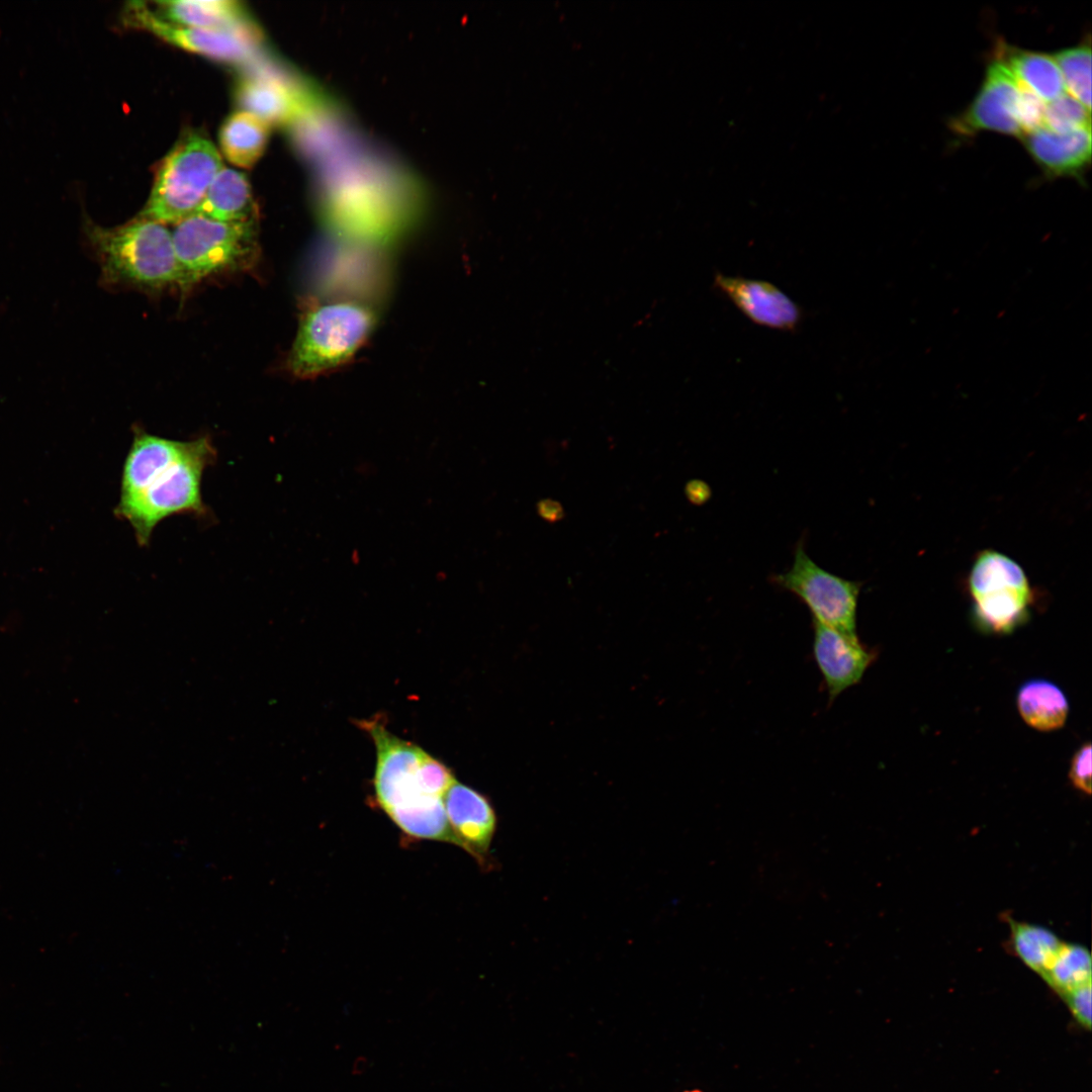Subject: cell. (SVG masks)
Returning a JSON list of instances; mask_svg holds the SVG:
<instances>
[{"label":"cell","mask_w":1092,"mask_h":1092,"mask_svg":"<svg viewBox=\"0 0 1092 1092\" xmlns=\"http://www.w3.org/2000/svg\"><path fill=\"white\" fill-rule=\"evenodd\" d=\"M251 187L245 174L222 168L211 182L195 214L220 221L255 220Z\"/></svg>","instance_id":"18"},{"label":"cell","mask_w":1092,"mask_h":1092,"mask_svg":"<svg viewBox=\"0 0 1092 1092\" xmlns=\"http://www.w3.org/2000/svg\"><path fill=\"white\" fill-rule=\"evenodd\" d=\"M1043 127L1059 133L1091 128L1090 110L1065 93L1045 106Z\"/></svg>","instance_id":"26"},{"label":"cell","mask_w":1092,"mask_h":1092,"mask_svg":"<svg viewBox=\"0 0 1092 1092\" xmlns=\"http://www.w3.org/2000/svg\"><path fill=\"white\" fill-rule=\"evenodd\" d=\"M444 806L454 844L467 851L480 867L491 869L490 847L497 816L489 799L456 781L445 795Z\"/></svg>","instance_id":"12"},{"label":"cell","mask_w":1092,"mask_h":1092,"mask_svg":"<svg viewBox=\"0 0 1092 1092\" xmlns=\"http://www.w3.org/2000/svg\"><path fill=\"white\" fill-rule=\"evenodd\" d=\"M174 225L182 293L210 276L251 269L259 259L255 220L220 221L193 214Z\"/></svg>","instance_id":"4"},{"label":"cell","mask_w":1092,"mask_h":1092,"mask_svg":"<svg viewBox=\"0 0 1092 1092\" xmlns=\"http://www.w3.org/2000/svg\"><path fill=\"white\" fill-rule=\"evenodd\" d=\"M215 457L208 437L193 440L190 450L157 475L131 504L115 509V515L131 525L140 545H147L156 526L172 515L207 513L201 497V479Z\"/></svg>","instance_id":"5"},{"label":"cell","mask_w":1092,"mask_h":1092,"mask_svg":"<svg viewBox=\"0 0 1092 1092\" xmlns=\"http://www.w3.org/2000/svg\"><path fill=\"white\" fill-rule=\"evenodd\" d=\"M714 285L756 325L794 331L801 323L799 305L770 282L718 273Z\"/></svg>","instance_id":"14"},{"label":"cell","mask_w":1092,"mask_h":1092,"mask_svg":"<svg viewBox=\"0 0 1092 1092\" xmlns=\"http://www.w3.org/2000/svg\"><path fill=\"white\" fill-rule=\"evenodd\" d=\"M537 510L539 515L550 523L559 521L564 515L561 505L553 499L540 500Z\"/></svg>","instance_id":"29"},{"label":"cell","mask_w":1092,"mask_h":1092,"mask_svg":"<svg viewBox=\"0 0 1092 1092\" xmlns=\"http://www.w3.org/2000/svg\"><path fill=\"white\" fill-rule=\"evenodd\" d=\"M269 124L245 110L228 117L220 128L219 144L225 158L241 168L252 167L262 156Z\"/></svg>","instance_id":"21"},{"label":"cell","mask_w":1092,"mask_h":1092,"mask_svg":"<svg viewBox=\"0 0 1092 1092\" xmlns=\"http://www.w3.org/2000/svg\"><path fill=\"white\" fill-rule=\"evenodd\" d=\"M157 4L161 17L179 25L215 30L249 26L242 6L236 1L178 0Z\"/></svg>","instance_id":"19"},{"label":"cell","mask_w":1092,"mask_h":1092,"mask_svg":"<svg viewBox=\"0 0 1092 1092\" xmlns=\"http://www.w3.org/2000/svg\"><path fill=\"white\" fill-rule=\"evenodd\" d=\"M222 168L221 157L210 141L197 133L186 136L162 163L139 217L167 225L195 214Z\"/></svg>","instance_id":"6"},{"label":"cell","mask_w":1092,"mask_h":1092,"mask_svg":"<svg viewBox=\"0 0 1092 1092\" xmlns=\"http://www.w3.org/2000/svg\"><path fill=\"white\" fill-rule=\"evenodd\" d=\"M1062 74L1065 87L1088 110L1091 107V50L1079 46L1060 51L1053 57Z\"/></svg>","instance_id":"25"},{"label":"cell","mask_w":1092,"mask_h":1092,"mask_svg":"<svg viewBox=\"0 0 1092 1092\" xmlns=\"http://www.w3.org/2000/svg\"><path fill=\"white\" fill-rule=\"evenodd\" d=\"M238 100L245 111L269 125L290 120L299 112L300 105L296 95L282 81L259 74L243 79Z\"/></svg>","instance_id":"17"},{"label":"cell","mask_w":1092,"mask_h":1092,"mask_svg":"<svg viewBox=\"0 0 1092 1092\" xmlns=\"http://www.w3.org/2000/svg\"><path fill=\"white\" fill-rule=\"evenodd\" d=\"M812 651L830 702L858 684L876 656L857 634L844 633L814 620Z\"/></svg>","instance_id":"13"},{"label":"cell","mask_w":1092,"mask_h":1092,"mask_svg":"<svg viewBox=\"0 0 1092 1092\" xmlns=\"http://www.w3.org/2000/svg\"><path fill=\"white\" fill-rule=\"evenodd\" d=\"M129 23L192 53L226 62H243L255 55L256 36L249 26L237 29H203L167 21L142 2L126 8Z\"/></svg>","instance_id":"10"},{"label":"cell","mask_w":1092,"mask_h":1092,"mask_svg":"<svg viewBox=\"0 0 1092 1092\" xmlns=\"http://www.w3.org/2000/svg\"><path fill=\"white\" fill-rule=\"evenodd\" d=\"M1021 94V84L1004 63L991 64L978 95L952 122L953 129L968 135L980 130H994L1023 136Z\"/></svg>","instance_id":"11"},{"label":"cell","mask_w":1092,"mask_h":1092,"mask_svg":"<svg viewBox=\"0 0 1092 1092\" xmlns=\"http://www.w3.org/2000/svg\"><path fill=\"white\" fill-rule=\"evenodd\" d=\"M377 321L374 304L310 297L287 357L288 370L298 378H312L348 363L370 338Z\"/></svg>","instance_id":"3"},{"label":"cell","mask_w":1092,"mask_h":1092,"mask_svg":"<svg viewBox=\"0 0 1092 1092\" xmlns=\"http://www.w3.org/2000/svg\"><path fill=\"white\" fill-rule=\"evenodd\" d=\"M1016 705L1022 720L1043 732L1062 728L1070 709L1062 689L1046 679L1025 681L1017 692Z\"/></svg>","instance_id":"20"},{"label":"cell","mask_w":1092,"mask_h":1092,"mask_svg":"<svg viewBox=\"0 0 1092 1092\" xmlns=\"http://www.w3.org/2000/svg\"><path fill=\"white\" fill-rule=\"evenodd\" d=\"M357 724L375 745L373 788L379 807L405 834L454 844L444 806L445 795L456 782L452 770L392 734L379 719Z\"/></svg>","instance_id":"1"},{"label":"cell","mask_w":1092,"mask_h":1092,"mask_svg":"<svg viewBox=\"0 0 1092 1092\" xmlns=\"http://www.w3.org/2000/svg\"><path fill=\"white\" fill-rule=\"evenodd\" d=\"M1025 145L1035 162L1052 175H1077L1091 160L1090 128L1059 133L1041 127L1027 134Z\"/></svg>","instance_id":"16"},{"label":"cell","mask_w":1092,"mask_h":1092,"mask_svg":"<svg viewBox=\"0 0 1092 1092\" xmlns=\"http://www.w3.org/2000/svg\"><path fill=\"white\" fill-rule=\"evenodd\" d=\"M1091 753L1090 742L1080 746L1071 759L1069 769L1072 785L1086 795L1091 794Z\"/></svg>","instance_id":"27"},{"label":"cell","mask_w":1092,"mask_h":1092,"mask_svg":"<svg viewBox=\"0 0 1092 1092\" xmlns=\"http://www.w3.org/2000/svg\"><path fill=\"white\" fill-rule=\"evenodd\" d=\"M1004 64L1017 81L1042 101H1053L1065 94V83L1053 57L1044 54L1007 49Z\"/></svg>","instance_id":"22"},{"label":"cell","mask_w":1092,"mask_h":1092,"mask_svg":"<svg viewBox=\"0 0 1092 1092\" xmlns=\"http://www.w3.org/2000/svg\"><path fill=\"white\" fill-rule=\"evenodd\" d=\"M771 580L800 599L814 621L844 633L856 634L861 584L819 566L808 556L803 542H799L795 548L791 568L774 575Z\"/></svg>","instance_id":"9"},{"label":"cell","mask_w":1092,"mask_h":1092,"mask_svg":"<svg viewBox=\"0 0 1092 1092\" xmlns=\"http://www.w3.org/2000/svg\"><path fill=\"white\" fill-rule=\"evenodd\" d=\"M125 458L120 498L115 509L131 504L163 470L180 460L192 447L191 441H177L135 428Z\"/></svg>","instance_id":"15"},{"label":"cell","mask_w":1092,"mask_h":1092,"mask_svg":"<svg viewBox=\"0 0 1092 1092\" xmlns=\"http://www.w3.org/2000/svg\"><path fill=\"white\" fill-rule=\"evenodd\" d=\"M1054 989L1065 993L1091 983V956L1079 944L1063 943L1041 976Z\"/></svg>","instance_id":"24"},{"label":"cell","mask_w":1092,"mask_h":1092,"mask_svg":"<svg viewBox=\"0 0 1092 1092\" xmlns=\"http://www.w3.org/2000/svg\"><path fill=\"white\" fill-rule=\"evenodd\" d=\"M311 259L312 298L376 305L387 291L389 265L380 246L338 236L320 246Z\"/></svg>","instance_id":"7"},{"label":"cell","mask_w":1092,"mask_h":1092,"mask_svg":"<svg viewBox=\"0 0 1092 1092\" xmlns=\"http://www.w3.org/2000/svg\"><path fill=\"white\" fill-rule=\"evenodd\" d=\"M83 232L105 286L180 290L181 271L166 224L138 216L119 226L103 228L84 218Z\"/></svg>","instance_id":"2"},{"label":"cell","mask_w":1092,"mask_h":1092,"mask_svg":"<svg viewBox=\"0 0 1092 1092\" xmlns=\"http://www.w3.org/2000/svg\"><path fill=\"white\" fill-rule=\"evenodd\" d=\"M1010 927L1011 951L1030 970L1040 976L1063 945V941L1050 929L1006 917Z\"/></svg>","instance_id":"23"},{"label":"cell","mask_w":1092,"mask_h":1092,"mask_svg":"<svg viewBox=\"0 0 1092 1092\" xmlns=\"http://www.w3.org/2000/svg\"><path fill=\"white\" fill-rule=\"evenodd\" d=\"M1063 995L1076 1018L1087 1027L1091 1023V983L1071 989Z\"/></svg>","instance_id":"28"},{"label":"cell","mask_w":1092,"mask_h":1092,"mask_svg":"<svg viewBox=\"0 0 1092 1092\" xmlns=\"http://www.w3.org/2000/svg\"><path fill=\"white\" fill-rule=\"evenodd\" d=\"M977 623L987 631L1009 633L1028 615L1031 589L1025 572L1010 557L984 550L975 558L968 578Z\"/></svg>","instance_id":"8"}]
</instances>
